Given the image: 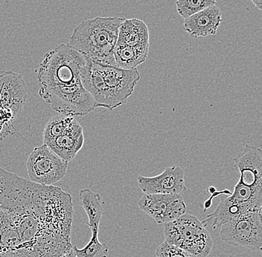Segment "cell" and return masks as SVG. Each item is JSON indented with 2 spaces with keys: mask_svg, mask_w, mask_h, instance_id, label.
<instances>
[{
  "mask_svg": "<svg viewBox=\"0 0 262 257\" xmlns=\"http://www.w3.org/2000/svg\"><path fill=\"white\" fill-rule=\"evenodd\" d=\"M88 57L69 44L47 52L39 67V96L59 114L84 116L96 109L82 85L81 73Z\"/></svg>",
  "mask_w": 262,
  "mask_h": 257,
  "instance_id": "obj_1",
  "label": "cell"
},
{
  "mask_svg": "<svg viewBox=\"0 0 262 257\" xmlns=\"http://www.w3.org/2000/svg\"><path fill=\"white\" fill-rule=\"evenodd\" d=\"M124 19L97 16L83 20L75 28L69 45L93 61L116 66L114 49Z\"/></svg>",
  "mask_w": 262,
  "mask_h": 257,
  "instance_id": "obj_2",
  "label": "cell"
},
{
  "mask_svg": "<svg viewBox=\"0 0 262 257\" xmlns=\"http://www.w3.org/2000/svg\"><path fill=\"white\" fill-rule=\"evenodd\" d=\"M165 241L196 257H206L213 248L210 233L195 216L185 214L164 224Z\"/></svg>",
  "mask_w": 262,
  "mask_h": 257,
  "instance_id": "obj_3",
  "label": "cell"
},
{
  "mask_svg": "<svg viewBox=\"0 0 262 257\" xmlns=\"http://www.w3.org/2000/svg\"><path fill=\"white\" fill-rule=\"evenodd\" d=\"M28 99L26 82L20 74L0 71V141L11 133Z\"/></svg>",
  "mask_w": 262,
  "mask_h": 257,
  "instance_id": "obj_4",
  "label": "cell"
},
{
  "mask_svg": "<svg viewBox=\"0 0 262 257\" xmlns=\"http://www.w3.org/2000/svg\"><path fill=\"white\" fill-rule=\"evenodd\" d=\"M261 211H252L232 218L220 227L221 240L232 246L261 250Z\"/></svg>",
  "mask_w": 262,
  "mask_h": 257,
  "instance_id": "obj_5",
  "label": "cell"
},
{
  "mask_svg": "<svg viewBox=\"0 0 262 257\" xmlns=\"http://www.w3.org/2000/svg\"><path fill=\"white\" fill-rule=\"evenodd\" d=\"M68 162L53 153L48 146L35 147L28 158V173L33 182L52 185L66 176Z\"/></svg>",
  "mask_w": 262,
  "mask_h": 257,
  "instance_id": "obj_6",
  "label": "cell"
},
{
  "mask_svg": "<svg viewBox=\"0 0 262 257\" xmlns=\"http://www.w3.org/2000/svg\"><path fill=\"white\" fill-rule=\"evenodd\" d=\"M100 68L107 90L110 111H113L127 102L141 76L137 68L123 69L101 63Z\"/></svg>",
  "mask_w": 262,
  "mask_h": 257,
  "instance_id": "obj_7",
  "label": "cell"
},
{
  "mask_svg": "<svg viewBox=\"0 0 262 257\" xmlns=\"http://www.w3.org/2000/svg\"><path fill=\"white\" fill-rule=\"evenodd\" d=\"M138 206L158 224L168 223L186 212V203L181 194L144 193Z\"/></svg>",
  "mask_w": 262,
  "mask_h": 257,
  "instance_id": "obj_8",
  "label": "cell"
},
{
  "mask_svg": "<svg viewBox=\"0 0 262 257\" xmlns=\"http://www.w3.org/2000/svg\"><path fill=\"white\" fill-rule=\"evenodd\" d=\"M137 179L139 188L146 194H180L186 191L184 170L176 165L165 168L158 176H139Z\"/></svg>",
  "mask_w": 262,
  "mask_h": 257,
  "instance_id": "obj_9",
  "label": "cell"
},
{
  "mask_svg": "<svg viewBox=\"0 0 262 257\" xmlns=\"http://www.w3.org/2000/svg\"><path fill=\"white\" fill-rule=\"evenodd\" d=\"M240 172L239 182L250 186H262V152L261 149L245 145L235 158Z\"/></svg>",
  "mask_w": 262,
  "mask_h": 257,
  "instance_id": "obj_10",
  "label": "cell"
},
{
  "mask_svg": "<svg viewBox=\"0 0 262 257\" xmlns=\"http://www.w3.org/2000/svg\"><path fill=\"white\" fill-rule=\"evenodd\" d=\"M183 29L192 38L215 35L222 22L220 8L214 6L184 19Z\"/></svg>",
  "mask_w": 262,
  "mask_h": 257,
  "instance_id": "obj_11",
  "label": "cell"
},
{
  "mask_svg": "<svg viewBox=\"0 0 262 257\" xmlns=\"http://www.w3.org/2000/svg\"><path fill=\"white\" fill-rule=\"evenodd\" d=\"M84 144L83 130L78 121L67 132L47 143L49 148L64 161H73Z\"/></svg>",
  "mask_w": 262,
  "mask_h": 257,
  "instance_id": "obj_12",
  "label": "cell"
},
{
  "mask_svg": "<svg viewBox=\"0 0 262 257\" xmlns=\"http://www.w3.org/2000/svg\"><path fill=\"white\" fill-rule=\"evenodd\" d=\"M130 46H149L147 25L139 19H124L119 27L117 42Z\"/></svg>",
  "mask_w": 262,
  "mask_h": 257,
  "instance_id": "obj_13",
  "label": "cell"
},
{
  "mask_svg": "<svg viewBox=\"0 0 262 257\" xmlns=\"http://www.w3.org/2000/svg\"><path fill=\"white\" fill-rule=\"evenodd\" d=\"M149 46L134 47L116 42L114 55L116 67L123 69H134L146 61Z\"/></svg>",
  "mask_w": 262,
  "mask_h": 257,
  "instance_id": "obj_14",
  "label": "cell"
},
{
  "mask_svg": "<svg viewBox=\"0 0 262 257\" xmlns=\"http://www.w3.org/2000/svg\"><path fill=\"white\" fill-rule=\"evenodd\" d=\"M79 201L88 218L91 231H98L102 219L103 208L101 196L98 193L85 188L80 191Z\"/></svg>",
  "mask_w": 262,
  "mask_h": 257,
  "instance_id": "obj_15",
  "label": "cell"
},
{
  "mask_svg": "<svg viewBox=\"0 0 262 257\" xmlns=\"http://www.w3.org/2000/svg\"><path fill=\"white\" fill-rule=\"evenodd\" d=\"M76 121L75 117L62 114L51 119L44 128L42 135L43 145H47L50 141L67 132Z\"/></svg>",
  "mask_w": 262,
  "mask_h": 257,
  "instance_id": "obj_16",
  "label": "cell"
},
{
  "mask_svg": "<svg viewBox=\"0 0 262 257\" xmlns=\"http://www.w3.org/2000/svg\"><path fill=\"white\" fill-rule=\"evenodd\" d=\"M98 232H92V237L86 246L81 249L73 246L76 257H108V249L106 244L98 240Z\"/></svg>",
  "mask_w": 262,
  "mask_h": 257,
  "instance_id": "obj_17",
  "label": "cell"
},
{
  "mask_svg": "<svg viewBox=\"0 0 262 257\" xmlns=\"http://www.w3.org/2000/svg\"><path fill=\"white\" fill-rule=\"evenodd\" d=\"M217 0H177L176 7L182 17L186 19L206 8L215 6Z\"/></svg>",
  "mask_w": 262,
  "mask_h": 257,
  "instance_id": "obj_18",
  "label": "cell"
},
{
  "mask_svg": "<svg viewBox=\"0 0 262 257\" xmlns=\"http://www.w3.org/2000/svg\"><path fill=\"white\" fill-rule=\"evenodd\" d=\"M156 257H196L186 250L164 242L157 248Z\"/></svg>",
  "mask_w": 262,
  "mask_h": 257,
  "instance_id": "obj_19",
  "label": "cell"
},
{
  "mask_svg": "<svg viewBox=\"0 0 262 257\" xmlns=\"http://www.w3.org/2000/svg\"><path fill=\"white\" fill-rule=\"evenodd\" d=\"M251 1L258 10L262 9V0H251Z\"/></svg>",
  "mask_w": 262,
  "mask_h": 257,
  "instance_id": "obj_20",
  "label": "cell"
},
{
  "mask_svg": "<svg viewBox=\"0 0 262 257\" xmlns=\"http://www.w3.org/2000/svg\"><path fill=\"white\" fill-rule=\"evenodd\" d=\"M60 257H76V256H75V252H74L73 248H72L71 250H69L68 252H67V253L62 255Z\"/></svg>",
  "mask_w": 262,
  "mask_h": 257,
  "instance_id": "obj_21",
  "label": "cell"
},
{
  "mask_svg": "<svg viewBox=\"0 0 262 257\" xmlns=\"http://www.w3.org/2000/svg\"><path fill=\"white\" fill-rule=\"evenodd\" d=\"M215 191L216 188H214V186H211L208 188L207 192H209L210 194H212V193H214Z\"/></svg>",
  "mask_w": 262,
  "mask_h": 257,
  "instance_id": "obj_22",
  "label": "cell"
}]
</instances>
